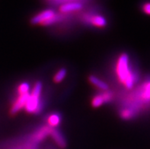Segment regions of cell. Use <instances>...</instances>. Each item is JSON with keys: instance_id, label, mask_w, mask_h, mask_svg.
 Returning a JSON list of instances; mask_svg holds the SVG:
<instances>
[{"instance_id": "1", "label": "cell", "mask_w": 150, "mask_h": 149, "mask_svg": "<svg viewBox=\"0 0 150 149\" xmlns=\"http://www.w3.org/2000/svg\"><path fill=\"white\" fill-rule=\"evenodd\" d=\"M124 107L132 109L137 116L141 110L150 107V78L139 85L129 95L125 101Z\"/></svg>"}, {"instance_id": "2", "label": "cell", "mask_w": 150, "mask_h": 149, "mask_svg": "<svg viewBox=\"0 0 150 149\" xmlns=\"http://www.w3.org/2000/svg\"><path fill=\"white\" fill-rule=\"evenodd\" d=\"M115 72L119 81L128 90L133 89L139 80L138 74L131 68L127 53H122L117 59Z\"/></svg>"}, {"instance_id": "3", "label": "cell", "mask_w": 150, "mask_h": 149, "mask_svg": "<svg viewBox=\"0 0 150 149\" xmlns=\"http://www.w3.org/2000/svg\"><path fill=\"white\" fill-rule=\"evenodd\" d=\"M42 91V83L37 81L30 91L28 99L25 106V111L28 113H39L43 109V103L40 100Z\"/></svg>"}, {"instance_id": "4", "label": "cell", "mask_w": 150, "mask_h": 149, "mask_svg": "<svg viewBox=\"0 0 150 149\" xmlns=\"http://www.w3.org/2000/svg\"><path fill=\"white\" fill-rule=\"evenodd\" d=\"M86 1H52L49 3L59 6V11L62 14H68L73 11H79L84 7Z\"/></svg>"}, {"instance_id": "5", "label": "cell", "mask_w": 150, "mask_h": 149, "mask_svg": "<svg viewBox=\"0 0 150 149\" xmlns=\"http://www.w3.org/2000/svg\"><path fill=\"white\" fill-rule=\"evenodd\" d=\"M51 129V127L49 126L48 125L43 126L38 128L37 130H35V132L32 135H30L28 140H29L30 142H33V143L36 144V145H38L42 141H44L48 136H50Z\"/></svg>"}, {"instance_id": "6", "label": "cell", "mask_w": 150, "mask_h": 149, "mask_svg": "<svg viewBox=\"0 0 150 149\" xmlns=\"http://www.w3.org/2000/svg\"><path fill=\"white\" fill-rule=\"evenodd\" d=\"M114 95L113 93L110 91H105L99 93L94 97L91 100V106L95 108H98L102 106L104 104L109 103L113 100Z\"/></svg>"}, {"instance_id": "7", "label": "cell", "mask_w": 150, "mask_h": 149, "mask_svg": "<svg viewBox=\"0 0 150 149\" xmlns=\"http://www.w3.org/2000/svg\"><path fill=\"white\" fill-rule=\"evenodd\" d=\"M83 21L97 28H104L107 25V20L105 18L100 15L86 14L83 16Z\"/></svg>"}, {"instance_id": "8", "label": "cell", "mask_w": 150, "mask_h": 149, "mask_svg": "<svg viewBox=\"0 0 150 149\" xmlns=\"http://www.w3.org/2000/svg\"><path fill=\"white\" fill-rule=\"evenodd\" d=\"M57 13L53 9H46L42 11L40 13L37 14L35 16L31 18L30 22L33 25H44L46 21H47L49 19L53 17L55 14Z\"/></svg>"}, {"instance_id": "9", "label": "cell", "mask_w": 150, "mask_h": 149, "mask_svg": "<svg viewBox=\"0 0 150 149\" xmlns=\"http://www.w3.org/2000/svg\"><path fill=\"white\" fill-rule=\"evenodd\" d=\"M30 93L28 94H24V95H18V97L15 99L13 104L11 106V109H10V113L14 115L15 113L19 112L21 109L25 108V106L26 104L28 99Z\"/></svg>"}, {"instance_id": "10", "label": "cell", "mask_w": 150, "mask_h": 149, "mask_svg": "<svg viewBox=\"0 0 150 149\" xmlns=\"http://www.w3.org/2000/svg\"><path fill=\"white\" fill-rule=\"evenodd\" d=\"M50 136L53 139L54 142L57 145V146H59L60 148H65L67 147V142L66 139L64 138L63 136L62 135L60 132H59L57 128H52L51 131H50Z\"/></svg>"}, {"instance_id": "11", "label": "cell", "mask_w": 150, "mask_h": 149, "mask_svg": "<svg viewBox=\"0 0 150 149\" xmlns=\"http://www.w3.org/2000/svg\"><path fill=\"white\" fill-rule=\"evenodd\" d=\"M47 125L51 128H57L61 123V116L59 113H51L47 119Z\"/></svg>"}, {"instance_id": "12", "label": "cell", "mask_w": 150, "mask_h": 149, "mask_svg": "<svg viewBox=\"0 0 150 149\" xmlns=\"http://www.w3.org/2000/svg\"><path fill=\"white\" fill-rule=\"evenodd\" d=\"M89 81L92 85H94L95 87H97L100 90L105 91L108 90V84L105 83V81H101L100 78L95 76H89Z\"/></svg>"}, {"instance_id": "13", "label": "cell", "mask_w": 150, "mask_h": 149, "mask_svg": "<svg viewBox=\"0 0 150 149\" xmlns=\"http://www.w3.org/2000/svg\"><path fill=\"white\" fill-rule=\"evenodd\" d=\"M120 116L123 119L128 120V119H131L137 117V114L132 109H129V108L124 107L120 110Z\"/></svg>"}, {"instance_id": "14", "label": "cell", "mask_w": 150, "mask_h": 149, "mask_svg": "<svg viewBox=\"0 0 150 149\" xmlns=\"http://www.w3.org/2000/svg\"><path fill=\"white\" fill-rule=\"evenodd\" d=\"M67 76V69L65 68H60L57 72L55 76L53 77V81L56 83H59L64 79V78Z\"/></svg>"}, {"instance_id": "15", "label": "cell", "mask_w": 150, "mask_h": 149, "mask_svg": "<svg viewBox=\"0 0 150 149\" xmlns=\"http://www.w3.org/2000/svg\"><path fill=\"white\" fill-rule=\"evenodd\" d=\"M30 85L27 82H22L18 85V95H24L30 93Z\"/></svg>"}, {"instance_id": "16", "label": "cell", "mask_w": 150, "mask_h": 149, "mask_svg": "<svg viewBox=\"0 0 150 149\" xmlns=\"http://www.w3.org/2000/svg\"><path fill=\"white\" fill-rule=\"evenodd\" d=\"M14 149H38V145L33 143V142H30L29 140H28L24 144L15 148Z\"/></svg>"}, {"instance_id": "17", "label": "cell", "mask_w": 150, "mask_h": 149, "mask_svg": "<svg viewBox=\"0 0 150 149\" xmlns=\"http://www.w3.org/2000/svg\"><path fill=\"white\" fill-rule=\"evenodd\" d=\"M142 10L145 14L150 15V2H146L142 6Z\"/></svg>"}]
</instances>
